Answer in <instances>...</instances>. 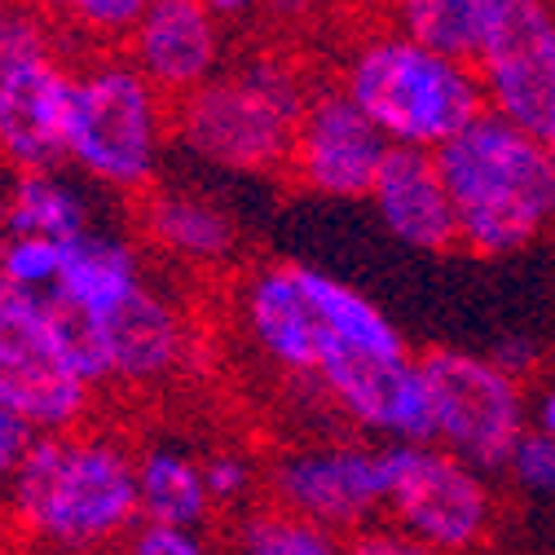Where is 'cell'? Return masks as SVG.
Masks as SVG:
<instances>
[{"mask_svg":"<svg viewBox=\"0 0 555 555\" xmlns=\"http://www.w3.org/2000/svg\"><path fill=\"white\" fill-rule=\"evenodd\" d=\"M137 494H142V520H168L203 533L217 516L212 494L203 485V463L172 441L137 454Z\"/></svg>","mask_w":555,"mask_h":555,"instance_id":"obj_21","label":"cell"},{"mask_svg":"<svg viewBox=\"0 0 555 555\" xmlns=\"http://www.w3.org/2000/svg\"><path fill=\"white\" fill-rule=\"evenodd\" d=\"M36 437H40L36 424H27L18 410L0 405V499L10 494V480L23 467V459H27V450H31Z\"/></svg>","mask_w":555,"mask_h":555,"instance_id":"obj_29","label":"cell"},{"mask_svg":"<svg viewBox=\"0 0 555 555\" xmlns=\"http://www.w3.org/2000/svg\"><path fill=\"white\" fill-rule=\"evenodd\" d=\"M392 142L344 85L313 89L292 137L287 172L322 198H366Z\"/></svg>","mask_w":555,"mask_h":555,"instance_id":"obj_12","label":"cell"},{"mask_svg":"<svg viewBox=\"0 0 555 555\" xmlns=\"http://www.w3.org/2000/svg\"><path fill=\"white\" fill-rule=\"evenodd\" d=\"M203 5L212 10L217 18H225V23H238V18L260 14V10H264V0H203Z\"/></svg>","mask_w":555,"mask_h":555,"instance_id":"obj_32","label":"cell"},{"mask_svg":"<svg viewBox=\"0 0 555 555\" xmlns=\"http://www.w3.org/2000/svg\"><path fill=\"white\" fill-rule=\"evenodd\" d=\"M124 53L164 98H185L225 66V18L203 0H151Z\"/></svg>","mask_w":555,"mask_h":555,"instance_id":"obj_15","label":"cell"},{"mask_svg":"<svg viewBox=\"0 0 555 555\" xmlns=\"http://www.w3.org/2000/svg\"><path fill=\"white\" fill-rule=\"evenodd\" d=\"M238 313H243V331L256 344V353L287 375L309 379L326 353L344 349L331 335L326 313L309 287V264L300 260L256 264L243 278Z\"/></svg>","mask_w":555,"mask_h":555,"instance_id":"obj_14","label":"cell"},{"mask_svg":"<svg viewBox=\"0 0 555 555\" xmlns=\"http://www.w3.org/2000/svg\"><path fill=\"white\" fill-rule=\"evenodd\" d=\"M309 0H264V14H300Z\"/></svg>","mask_w":555,"mask_h":555,"instance_id":"obj_35","label":"cell"},{"mask_svg":"<svg viewBox=\"0 0 555 555\" xmlns=\"http://www.w3.org/2000/svg\"><path fill=\"white\" fill-rule=\"evenodd\" d=\"M503 476L525 503L555 507V437H546L542 428L529 424L520 433V441L512 446Z\"/></svg>","mask_w":555,"mask_h":555,"instance_id":"obj_26","label":"cell"},{"mask_svg":"<svg viewBox=\"0 0 555 555\" xmlns=\"http://www.w3.org/2000/svg\"><path fill=\"white\" fill-rule=\"evenodd\" d=\"M420 551H472L494 538L499 494L490 472L437 441H401L384 512Z\"/></svg>","mask_w":555,"mask_h":555,"instance_id":"obj_8","label":"cell"},{"mask_svg":"<svg viewBox=\"0 0 555 555\" xmlns=\"http://www.w3.org/2000/svg\"><path fill=\"white\" fill-rule=\"evenodd\" d=\"M230 542L238 551H251V555H331L344 546V538L335 529H326L322 520L278 503V499L243 512L234 520Z\"/></svg>","mask_w":555,"mask_h":555,"instance_id":"obj_23","label":"cell"},{"mask_svg":"<svg viewBox=\"0 0 555 555\" xmlns=\"http://www.w3.org/2000/svg\"><path fill=\"white\" fill-rule=\"evenodd\" d=\"M89 322L98 326V339H102L106 384L151 388V384L172 379L190 358L185 313L151 283H142L111 313L89 318Z\"/></svg>","mask_w":555,"mask_h":555,"instance_id":"obj_16","label":"cell"},{"mask_svg":"<svg viewBox=\"0 0 555 555\" xmlns=\"http://www.w3.org/2000/svg\"><path fill=\"white\" fill-rule=\"evenodd\" d=\"M10 520L23 538L93 551L124 542L142 520L137 494V459L106 433H40L10 480Z\"/></svg>","mask_w":555,"mask_h":555,"instance_id":"obj_1","label":"cell"},{"mask_svg":"<svg viewBox=\"0 0 555 555\" xmlns=\"http://www.w3.org/2000/svg\"><path fill=\"white\" fill-rule=\"evenodd\" d=\"M420 371L433 405V441L490 476L503 472L512 446L529 428L525 379L507 375L490 353L463 349H428Z\"/></svg>","mask_w":555,"mask_h":555,"instance_id":"obj_7","label":"cell"},{"mask_svg":"<svg viewBox=\"0 0 555 555\" xmlns=\"http://www.w3.org/2000/svg\"><path fill=\"white\" fill-rule=\"evenodd\" d=\"M72 89L76 66L57 53V31L36 5H18L0 57V164L14 172L66 164Z\"/></svg>","mask_w":555,"mask_h":555,"instance_id":"obj_6","label":"cell"},{"mask_svg":"<svg viewBox=\"0 0 555 555\" xmlns=\"http://www.w3.org/2000/svg\"><path fill=\"white\" fill-rule=\"evenodd\" d=\"M529 424L542 428L546 437H555V384H546V388L538 392V401H533V410H529Z\"/></svg>","mask_w":555,"mask_h":555,"instance_id":"obj_33","label":"cell"},{"mask_svg":"<svg viewBox=\"0 0 555 555\" xmlns=\"http://www.w3.org/2000/svg\"><path fill=\"white\" fill-rule=\"evenodd\" d=\"M172 142V98H164L128 53H98L76 72L66 115V164L111 194H142L159 181Z\"/></svg>","mask_w":555,"mask_h":555,"instance_id":"obj_4","label":"cell"},{"mask_svg":"<svg viewBox=\"0 0 555 555\" xmlns=\"http://www.w3.org/2000/svg\"><path fill=\"white\" fill-rule=\"evenodd\" d=\"M309 93L287 57H243L172 102V142L225 172H278L287 168Z\"/></svg>","mask_w":555,"mask_h":555,"instance_id":"obj_3","label":"cell"},{"mask_svg":"<svg viewBox=\"0 0 555 555\" xmlns=\"http://www.w3.org/2000/svg\"><path fill=\"white\" fill-rule=\"evenodd\" d=\"M472 66L485 106L542 137L555 119V0H499Z\"/></svg>","mask_w":555,"mask_h":555,"instance_id":"obj_11","label":"cell"},{"mask_svg":"<svg viewBox=\"0 0 555 555\" xmlns=\"http://www.w3.org/2000/svg\"><path fill=\"white\" fill-rule=\"evenodd\" d=\"M146 283V260L132 238H119L111 230H85L66 243V260L53 283V300L80 309L85 318L111 313L119 300H128Z\"/></svg>","mask_w":555,"mask_h":555,"instance_id":"obj_19","label":"cell"},{"mask_svg":"<svg viewBox=\"0 0 555 555\" xmlns=\"http://www.w3.org/2000/svg\"><path fill=\"white\" fill-rule=\"evenodd\" d=\"M124 542H128L137 555H198L207 538H203L198 529L168 525V520H137Z\"/></svg>","mask_w":555,"mask_h":555,"instance_id":"obj_28","label":"cell"},{"mask_svg":"<svg viewBox=\"0 0 555 555\" xmlns=\"http://www.w3.org/2000/svg\"><path fill=\"white\" fill-rule=\"evenodd\" d=\"M397 463L401 441H318L278 459L269 467V490L278 503L349 538L388 512Z\"/></svg>","mask_w":555,"mask_h":555,"instance_id":"obj_10","label":"cell"},{"mask_svg":"<svg viewBox=\"0 0 555 555\" xmlns=\"http://www.w3.org/2000/svg\"><path fill=\"white\" fill-rule=\"evenodd\" d=\"M499 0H392V27L428 49L476 62Z\"/></svg>","mask_w":555,"mask_h":555,"instance_id":"obj_22","label":"cell"},{"mask_svg":"<svg viewBox=\"0 0 555 555\" xmlns=\"http://www.w3.org/2000/svg\"><path fill=\"white\" fill-rule=\"evenodd\" d=\"M198 463H203V485H207V494H212L217 512L243 507L256 494V463L243 450H212Z\"/></svg>","mask_w":555,"mask_h":555,"instance_id":"obj_27","label":"cell"},{"mask_svg":"<svg viewBox=\"0 0 555 555\" xmlns=\"http://www.w3.org/2000/svg\"><path fill=\"white\" fill-rule=\"evenodd\" d=\"M66 260V243L62 238H44V234H0V273L10 278L14 287L49 296L57 273Z\"/></svg>","mask_w":555,"mask_h":555,"instance_id":"obj_25","label":"cell"},{"mask_svg":"<svg viewBox=\"0 0 555 555\" xmlns=\"http://www.w3.org/2000/svg\"><path fill=\"white\" fill-rule=\"evenodd\" d=\"M454 198L459 247L485 260L516 256L555 225V172L542 142L485 106L437 151Z\"/></svg>","mask_w":555,"mask_h":555,"instance_id":"obj_2","label":"cell"},{"mask_svg":"<svg viewBox=\"0 0 555 555\" xmlns=\"http://www.w3.org/2000/svg\"><path fill=\"white\" fill-rule=\"evenodd\" d=\"M326 401L379 441H433V405L424 388L420 358L410 353H366L335 349L313 371Z\"/></svg>","mask_w":555,"mask_h":555,"instance_id":"obj_13","label":"cell"},{"mask_svg":"<svg viewBox=\"0 0 555 555\" xmlns=\"http://www.w3.org/2000/svg\"><path fill=\"white\" fill-rule=\"evenodd\" d=\"M0 405L18 410L40 433L80 428L93 410V384L66 366L49 296L14 287L0 273Z\"/></svg>","mask_w":555,"mask_h":555,"instance_id":"obj_9","label":"cell"},{"mask_svg":"<svg viewBox=\"0 0 555 555\" xmlns=\"http://www.w3.org/2000/svg\"><path fill=\"white\" fill-rule=\"evenodd\" d=\"M14 0H0V57H5V49H10V31H14Z\"/></svg>","mask_w":555,"mask_h":555,"instance_id":"obj_34","label":"cell"},{"mask_svg":"<svg viewBox=\"0 0 555 555\" xmlns=\"http://www.w3.org/2000/svg\"><path fill=\"white\" fill-rule=\"evenodd\" d=\"M339 85L384 128L392 146L437 151L485 111V89L472 62L428 49L397 27L362 40Z\"/></svg>","mask_w":555,"mask_h":555,"instance_id":"obj_5","label":"cell"},{"mask_svg":"<svg viewBox=\"0 0 555 555\" xmlns=\"http://www.w3.org/2000/svg\"><path fill=\"white\" fill-rule=\"evenodd\" d=\"M344 546H353V551H362V555H410V551H420L414 546V538H405L392 520L388 525H362L358 533H349L344 538Z\"/></svg>","mask_w":555,"mask_h":555,"instance_id":"obj_30","label":"cell"},{"mask_svg":"<svg viewBox=\"0 0 555 555\" xmlns=\"http://www.w3.org/2000/svg\"><path fill=\"white\" fill-rule=\"evenodd\" d=\"M137 198H142L137 225L159 256L185 269H217L238 251V225L212 194L185 185H151Z\"/></svg>","mask_w":555,"mask_h":555,"instance_id":"obj_18","label":"cell"},{"mask_svg":"<svg viewBox=\"0 0 555 555\" xmlns=\"http://www.w3.org/2000/svg\"><path fill=\"white\" fill-rule=\"evenodd\" d=\"M490 358H494L507 375L525 379V375L538 366V344H533L529 335H499V339H494V349H490Z\"/></svg>","mask_w":555,"mask_h":555,"instance_id":"obj_31","label":"cell"},{"mask_svg":"<svg viewBox=\"0 0 555 555\" xmlns=\"http://www.w3.org/2000/svg\"><path fill=\"white\" fill-rule=\"evenodd\" d=\"M538 142H542V151H546V159H551V172H555V119L546 124V132L538 137Z\"/></svg>","mask_w":555,"mask_h":555,"instance_id":"obj_36","label":"cell"},{"mask_svg":"<svg viewBox=\"0 0 555 555\" xmlns=\"http://www.w3.org/2000/svg\"><path fill=\"white\" fill-rule=\"evenodd\" d=\"M366 198L375 207L379 225L401 247L424 251V256H446L459 247L454 198L446 190V177H441L433 151L392 146Z\"/></svg>","mask_w":555,"mask_h":555,"instance_id":"obj_17","label":"cell"},{"mask_svg":"<svg viewBox=\"0 0 555 555\" xmlns=\"http://www.w3.org/2000/svg\"><path fill=\"white\" fill-rule=\"evenodd\" d=\"M85 230H93V203L72 177H62L57 168L14 172L0 198V234H44L72 243Z\"/></svg>","mask_w":555,"mask_h":555,"instance_id":"obj_20","label":"cell"},{"mask_svg":"<svg viewBox=\"0 0 555 555\" xmlns=\"http://www.w3.org/2000/svg\"><path fill=\"white\" fill-rule=\"evenodd\" d=\"M151 0H36L53 31L76 36L89 49H119Z\"/></svg>","mask_w":555,"mask_h":555,"instance_id":"obj_24","label":"cell"}]
</instances>
